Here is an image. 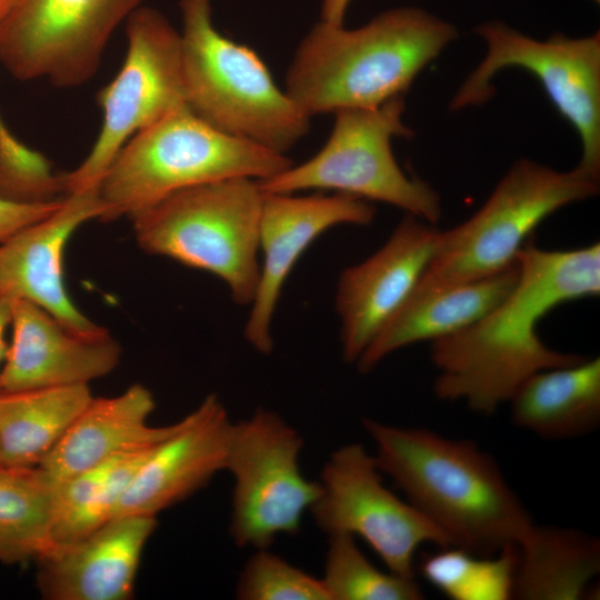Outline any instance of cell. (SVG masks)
<instances>
[{
  "label": "cell",
  "mask_w": 600,
  "mask_h": 600,
  "mask_svg": "<svg viewBox=\"0 0 600 600\" xmlns=\"http://www.w3.org/2000/svg\"><path fill=\"white\" fill-rule=\"evenodd\" d=\"M63 191L62 174L49 161L21 143L0 116V196L17 201H46Z\"/></svg>",
  "instance_id": "obj_30"
},
{
  "label": "cell",
  "mask_w": 600,
  "mask_h": 600,
  "mask_svg": "<svg viewBox=\"0 0 600 600\" xmlns=\"http://www.w3.org/2000/svg\"><path fill=\"white\" fill-rule=\"evenodd\" d=\"M57 486L37 467H0V561L38 559L50 549Z\"/></svg>",
  "instance_id": "obj_26"
},
{
  "label": "cell",
  "mask_w": 600,
  "mask_h": 600,
  "mask_svg": "<svg viewBox=\"0 0 600 600\" xmlns=\"http://www.w3.org/2000/svg\"><path fill=\"white\" fill-rule=\"evenodd\" d=\"M351 0H321V20L334 24H343Z\"/></svg>",
  "instance_id": "obj_32"
},
{
  "label": "cell",
  "mask_w": 600,
  "mask_h": 600,
  "mask_svg": "<svg viewBox=\"0 0 600 600\" xmlns=\"http://www.w3.org/2000/svg\"><path fill=\"white\" fill-rule=\"evenodd\" d=\"M61 201L62 199L17 201L0 196V242L51 214Z\"/></svg>",
  "instance_id": "obj_31"
},
{
  "label": "cell",
  "mask_w": 600,
  "mask_h": 600,
  "mask_svg": "<svg viewBox=\"0 0 600 600\" xmlns=\"http://www.w3.org/2000/svg\"><path fill=\"white\" fill-rule=\"evenodd\" d=\"M262 199L258 180L232 178L180 190L130 218L142 250L214 274L244 306L260 277Z\"/></svg>",
  "instance_id": "obj_6"
},
{
  "label": "cell",
  "mask_w": 600,
  "mask_h": 600,
  "mask_svg": "<svg viewBox=\"0 0 600 600\" xmlns=\"http://www.w3.org/2000/svg\"><path fill=\"white\" fill-rule=\"evenodd\" d=\"M457 36L452 23L414 7L356 29L320 20L293 56L286 92L309 117L376 108L403 96Z\"/></svg>",
  "instance_id": "obj_3"
},
{
  "label": "cell",
  "mask_w": 600,
  "mask_h": 600,
  "mask_svg": "<svg viewBox=\"0 0 600 600\" xmlns=\"http://www.w3.org/2000/svg\"><path fill=\"white\" fill-rule=\"evenodd\" d=\"M374 207L350 194L296 196L263 192L259 249L260 277L244 327V338L260 353L273 349L272 318L283 284L309 246L324 231L339 224H370Z\"/></svg>",
  "instance_id": "obj_14"
},
{
  "label": "cell",
  "mask_w": 600,
  "mask_h": 600,
  "mask_svg": "<svg viewBox=\"0 0 600 600\" xmlns=\"http://www.w3.org/2000/svg\"><path fill=\"white\" fill-rule=\"evenodd\" d=\"M598 192L599 181L576 168L561 172L532 160H518L473 216L440 231L433 258L413 292L481 279L512 266L546 218Z\"/></svg>",
  "instance_id": "obj_7"
},
{
  "label": "cell",
  "mask_w": 600,
  "mask_h": 600,
  "mask_svg": "<svg viewBox=\"0 0 600 600\" xmlns=\"http://www.w3.org/2000/svg\"><path fill=\"white\" fill-rule=\"evenodd\" d=\"M403 96L376 108L337 111L329 139L308 161L259 181L267 193L332 190L367 201L398 207L430 224L441 217L438 192L426 181L409 177L391 148L396 137L410 138L403 121Z\"/></svg>",
  "instance_id": "obj_8"
},
{
  "label": "cell",
  "mask_w": 600,
  "mask_h": 600,
  "mask_svg": "<svg viewBox=\"0 0 600 600\" xmlns=\"http://www.w3.org/2000/svg\"><path fill=\"white\" fill-rule=\"evenodd\" d=\"M426 557L422 576L453 600L512 599L513 578L518 563L517 544L504 547L490 557L477 556L457 547Z\"/></svg>",
  "instance_id": "obj_27"
},
{
  "label": "cell",
  "mask_w": 600,
  "mask_h": 600,
  "mask_svg": "<svg viewBox=\"0 0 600 600\" xmlns=\"http://www.w3.org/2000/svg\"><path fill=\"white\" fill-rule=\"evenodd\" d=\"M531 238L518 253L512 290L473 324L432 341L439 399L489 416L532 374L586 358L549 348L537 328L556 307L600 293V244L551 251Z\"/></svg>",
  "instance_id": "obj_1"
},
{
  "label": "cell",
  "mask_w": 600,
  "mask_h": 600,
  "mask_svg": "<svg viewBox=\"0 0 600 600\" xmlns=\"http://www.w3.org/2000/svg\"><path fill=\"white\" fill-rule=\"evenodd\" d=\"M517 262L484 278L429 292H412L358 359L360 372L371 371L392 352L420 341L456 333L486 316L514 287Z\"/></svg>",
  "instance_id": "obj_21"
},
{
  "label": "cell",
  "mask_w": 600,
  "mask_h": 600,
  "mask_svg": "<svg viewBox=\"0 0 600 600\" xmlns=\"http://www.w3.org/2000/svg\"><path fill=\"white\" fill-rule=\"evenodd\" d=\"M0 467H2V464H1V458H0Z\"/></svg>",
  "instance_id": "obj_35"
},
{
  "label": "cell",
  "mask_w": 600,
  "mask_h": 600,
  "mask_svg": "<svg viewBox=\"0 0 600 600\" xmlns=\"http://www.w3.org/2000/svg\"><path fill=\"white\" fill-rule=\"evenodd\" d=\"M322 582L330 600H420L414 580L376 568L349 534L329 536Z\"/></svg>",
  "instance_id": "obj_28"
},
{
  "label": "cell",
  "mask_w": 600,
  "mask_h": 600,
  "mask_svg": "<svg viewBox=\"0 0 600 600\" xmlns=\"http://www.w3.org/2000/svg\"><path fill=\"white\" fill-rule=\"evenodd\" d=\"M181 66L189 109L214 128L286 154L310 118L248 46L221 34L211 0H180Z\"/></svg>",
  "instance_id": "obj_5"
},
{
  "label": "cell",
  "mask_w": 600,
  "mask_h": 600,
  "mask_svg": "<svg viewBox=\"0 0 600 600\" xmlns=\"http://www.w3.org/2000/svg\"><path fill=\"white\" fill-rule=\"evenodd\" d=\"M233 424L220 400L208 396L180 420L172 434L150 450L121 498L116 517H156L226 470Z\"/></svg>",
  "instance_id": "obj_17"
},
{
  "label": "cell",
  "mask_w": 600,
  "mask_h": 600,
  "mask_svg": "<svg viewBox=\"0 0 600 600\" xmlns=\"http://www.w3.org/2000/svg\"><path fill=\"white\" fill-rule=\"evenodd\" d=\"M241 600H330L321 579L293 567L267 549H257L240 573Z\"/></svg>",
  "instance_id": "obj_29"
},
{
  "label": "cell",
  "mask_w": 600,
  "mask_h": 600,
  "mask_svg": "<svg viewBox=\"0 0 600 600\" xmlns=\"http://www.w3.org/2000/svg\"><path fill=\"white\" fill-rule=\"evenodd\" d=\"M474 32L486 42L487 53L456 92L451 110L489 101L494 94L491 81L499 71L527 70L579 134L582 156L576 169L599 181L600 32L583 38L556 33L540 41L501 21L483 22Z\"/></svg>",
  "instance_id": "obj_9"
},
{
  "label": "cell",
  "mask_w": 600,
  "mask_h": 600,
  "mask_svg": "<svg viewBox=\"0 0 600 600\" xmlns=\"http://www.w3.org/2000/svg\"><path fill=\"white\" fill-rule=\"evenodd\" d=\"M512 599L580 600L600 572V541L572 528L534 524L518 546Z\"/></svg>",
  "instance_id": "obj_23"
},
{
  "label": "cell",
  "mask_w": 600,
  "mask_h": 600,
  "mask_svg": "<svg viewBox=\"0 0 600 600\" xmlns=\"http://www.w3.org/2000/svg\"><path fill=\"white\" fill-rule=\"evenodd\" d=\"M152 448L120 454L59 483L48 552L78 541L114 518L130 481Z\"/></svg>",
  "instance_id": "obj_25"
},
{
  "label": "cell",
  "mask_w": 600,
  "mask_h": 600,
  "mask_svg": "<svg viewBox=\"0 0 600 600\" xmlns=\"http://www.w3.org/2000/svg\"><path fill=\"white\" fill-rule=\"evenodd\" d=\"M439 237V230L407 214L377 252L342 271L336 310L347 362L358 361L411 296L433 258Z\"/></svg>",
  "instance_id": "obj_15"
},
{
  "label": "cell",
  "mask_w": 600,
  "mask_h": 600,
  "mask_svg": "<svg viewBox=\"0 0 600 600\" xmlns=\"http://www.w3.org/2000/svg\"><path fill=\"white\" fill-rule=\"evenodd\" d=\"M17 0H0V24L13 7Z\"/></svg>",
  "instance_id": "obj_34"
},
{
  "label": "cell",
  "mask_w": 600,
  "mask_h": 600,
  "mask_svg": "<svg viewBox=\"0 0 600 600\" xmlns=\"http://www.w3.org/2000/svg\"><path fill=\"white\" fill-rule=\"evenodd\" d=\"M127 54L116 78L98 93L103 118L87 158L62 174L63 191L96 190L128 139L188 107L180 32L158 10L139 7L126 20Z\"/></svg>",
  "instance_id": "obj_10"
},
{
  "label": "cell",
  "mask_w": 600,
  "mask_h": 600,
  "mask_svg": "<svg viewBox=\"0 0 600 600\" xmlns=\"http://www.w3.org/2000/svg\"><path fill=\"white\" fill-rule=\"evenodd\" d=\"M144 0H17L0 24V63L16 79L74 88L97 72L116 28Z\"/></svg>",
  "instance_id": "obj_12"
},
{
  "label": "cell",
  "mask_w": 600,
  "mask_h": 600,
  "mask_svg": "<svg viewBox=\"0 0 600 600\" xmlns=\"http://www.w3.org/2000/svg\"><path fill=\"white\" fill-rule=\"evenodd\" d=\"M291 164L286 154L226 133L186 107L137 132L117 153L98 187L100 221L130 217L208 182L267 180Z\"/></svg>",
  "instance_id": "obj_4"
},
{
  "label": "cell",
  "mask_w": 600,
  "mask_h": 600,
  "mask_svg": "<svg viewBox=\"0 0 600 600\" xmlns=\"http://www.w3.org/2000/svg\"><path fill=\"white\" fill-rule=\"evenodd\" d=\"M11 301L0 296V363L6 358L8 347L4 341V332L11 322ZM1 372V370H0ZM1 390V387H0Z\"/></svg>",
  "instance_id": "obj_33"
},
{
  "label": "cell",
  "mask_w": 600,
  "mask_h": 600,
  "mask_svg": "<svg viewBox=\"0 0 600 600\" xmlns=\"http://www.w3.org/2000/svg\"><path fill=\"white\" fill-rule=\"evenodd\" d=\"M154 516H118L37 559V584L48 600H127L133 594Z\"/></svg>",
  "instance_id": "obj_19"
},
{
  "label": "cell",
  "mask_w": 600,
  "mask_h": 600,
  "mask_svg": "<svg viewBox=\"0 0 600 600\" xmlns=\"http://www.w3.org/2000/svg\"><path fill=\"white\" fill-rule=\"evenodd\" d=\"M92 398L88 384L0 391L2 467H37Z\"/></svg>",
  "instance_id": "obj_24"
},
{
  "label": "cell",
  "mask_w": 600,
  "mask_h": 600,
  "mask_svg": "<svg viewBox=\"0 0 600 600\" xmlns=\"http://www.w3.org/2000/svg\"><path fill=\"white\" fill-rule=\"evenodd\" d=\"M374 459L452 547L490 557L517 544L534 526L497 461L471 440L424 428L363 419Z\"/></svg>",
  "instance_id": "obj_2"
},
{
  "label": "cell",
  "mask_w": 600,
  "mask_h": 600,
  "mask_svg": "<svg viewBox=\"0 0 600 600\" xmlns=\"http://www.w3.org/2000/svg\"><path fill=\"white\" fill-rule=\"evenodd\" d=\"M153 409L151 392L138 383L116 397L92 398L37 468L58 486L114 457L157 446L180 421L152 427L147 421Z\"/></svg>",
  "instance_id": "obj_20"
},
{
  "label": "cell",
  "mask_w": 600,
  "mask_h": 600,
  "mask_svg": "<svg viewBox=\"0 0 600 600\" xmlns=\"http://www.w3.org/2000/svg\"><path fill=\"white\" fill-rule=\"evenodd\" d=\"M10 324L12 341L0 372V391L88 384L120 361V344L107 329L74 332L31 301H11Z\"/></svg>",
  "instance_id": "obj_18"
},
{
  "label": "cell",
  "mask_w": 600,
  "mask_h": 600,
  "mask_svg": "<svg viewBox=\"0 0 600 600\" xmlns=\"http://www.w3.org/2000/svg\"><path fill=\"white\" fill-rule=\"evenodd\" d=\"M518 428L550 440L589 434L600 426V358L541 370L510 399Z\"/></svg>",
  "instance_id": "obj_22"
},
{
  "label": "cell",
  "mask_w": 600,
  "mask_h": 600,
  "mask_svg": "<svg viewBox=\"0 0 600 600\" xmlns=\"http://www.w3.org/2000/svg\"><path fill=\"white\" fill-rule=\"evenodd\" d=\"M300 434L276 412L257 409L233 424L226 470L234 478L230 533L239 547L267 549L281 534H296L321 494L298 464Z\"/></svg>",
  "instance_id": "obj_11"
},
{
  "label": "cell",
  "mask_w": 600,
  "mask_h": 600,
  "mask_svg": "<svg viewBox=\"0 0 600 600\" xmlns=\"http://www.w3.org/2000/svg\"><path fill=\"white\" fill-rule=\"evenodd\" d=\"M103 214L98 189L68 193L51 214L0 242V296L31 301L78 333L106 330L73 304L62 269L63 251L72 233Z\"/></svg>",
  "instance_id": "obj_16"
},
{
  "label": "cell",
  "mask_w": 600,
  "mask_h": 600,
  "mask_svg": "<svg viewBox=\"0 0 600 600\" xmlns=\"http://www.w3.org/2000/svg\"><path fill=\"white\" fill-rule=\"evenodd\" d=\"M320 483L321 494L310 508L317 526L329 536L363 539L392 573L414 578V553L424 543L452 547L417 508L383 484L374 456L360 443L332 452Z\"/></svg>",
  "instance_id": "obj_13"
}]
</instances>
